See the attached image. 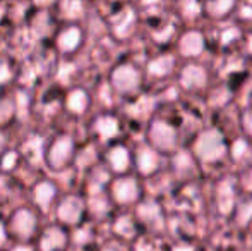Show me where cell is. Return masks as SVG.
Returning a JSON list of instances; mask_svg holds the SVG:
<instances>
[{"label":"cell","mask_w":252,"mask_h":251,"mask_svg":"<svg viewBox=\"0 0 252 251\" xmlns=\"http://www.w3.org/2000/svg\"><path fill=\"white\" fill-rule=\"evenodd\" d=\"M74 155V141L70 136H59L53 140L47 151V162L52 169H60L67 167L72 160Z\"/></svg>","instance_id":"obj_1"},{"label":"cell","mask_w":252,"mask_h":251,"mask_svg":"<svg viewBox=\"0 0 252 251\" xmlns=\"http://www.w3.org/2000/svg\"><path fill=\"white\" fill-rule=\"evenodd\" d=\"M9 231L19 239H30L36 231V217L28 208H19L12 214L9 222Z\"/></svg>","instance_id":"obj_2"},{"label":"cell","mask_w":252,"mask_h":251,"mask_svg":"<svg viewBox=\"0 0 252 251\" xmlns=\"http://www.w3.org/2000/svg\"><path fill=\"white\" fill-rule=\"evenodd\" d=\"M84 205L77 196H67L57 207V217L63 224H77L83 217Z\"/></svg>","instance_id":"obj_3"},{"label":"cell","mask_w":252,"mask_h":251,"mask_svg":"<svg viewBox=\"0 0 252 251\" xmlns=\"http://www.w3.org/2000/svg\"><path fill=\"white\" fill-rule=\"evenodd\" d=\"M67 245V236L57 225H50L43 231L40 239L41 251H62Z\"/></svg>","instance_id":"obj_4"},{"label":"cell","mask_w":252,"mask_h":251,"mask_svg":"<svg viewBox=\"0 0 252 251\" xmlns=\"http://www.w3.org/2000/svg\"><path fill=\"white\" fill-rule=\"evenodd\" d=\"M57 196V188L55 184L50 181H43V182H38L33 189V198H34V203L41 208V210H48L52 207L53 200Z\"/></svg>","instance_id":"obj_5"},{"label":"cell","mask_w":252,"mask_h":251,"mask_svg":"<svg viewBox=\"0 0 252 251\" xmlns=\"http://www.w3.org/2000/svg\"><path fill=\"white\" fill-rule=\"evenodd\" d=\"M81 30L77 26H67L57 36V45L62 52H74L81 43Z\"/></svg>","instance_id":"obj_6"},{"label":"cell","mask_w":252,"mask_h":251,"mask_svg":"<svg viewBox=\"0 0 252 251\" xmlns=\"http://www.w3.org/2000/svg\"><path fill=\"white\" fill-rule=\"evenodd\" d=\"M88 102H90V98H88L86 91L81 90V88H76V90H72L69 95H67L65 107H67V110H69L70 114L77 115V114H83V112L86 110Z\"/></svg>","instance_id":"obj_7"},{"label":"cell","mask_w":252,"mask_h":251,"mask_svg":"<svg viewBox=\"0 0 252 251\" xmlns=\"http://www.w3.org/2000/svg\"><path fill=\"white\" fill-rule=\"evenodd\" d=\"M14 110H16V105H14L12 100H9V98L0 100V126L9 122L14 117Z\"/></svg>","instance_id":"obj_8"},{"label":"cell","mask_w":252,"mask_h":251,"mask_svg":"<svg viewBox=\"0 0 252 251\" xmlns=\"http://www.w3.org/2000/svg\"><path fill=\"white\" fill-rule=\"evenodd\" d=\"M12 79V71H10V66L5 61L0 59V84H5L7 81Z\"/></svg>","instance_id":"obj_9"},{"label":"cell","mask_w":252,"mask_h":251,"mask_svg":"<svg viewBox=\"0 0 252 251\" xmlns=\"http://www.w3.org/2000/svg\"><path fill=\"white\" fill-rule=\"evenodd\" d=\"M16 160H17V155L12 153V151H9V153L3 155L2 160H0V167H3L5 171H9V169H12L14 165H16Z\"/></svg>","instance_id":"obj_10"},{"label":"cell","mask_w":252,"mask_h":251,"mask_svg":"<svg viewBox=\"0 0 252 251\" xmlns=\"http://www.w3.org/2000/svg\"><path fill=\"white\" fill-rule=\"evenodd\" d=\"M110 121H106V119H101V121L96 122V129L100 131L101 134H105V136H108L110 134Z\"/></svg>","instance_id":"obj_11"},{"label":"cell","mask_w":252,"mask_h":251,"mask_svg":"<svg viewBox=\"0 0 252 251\" xmlns=\"http://www.w3.org/2000/svg\"><path fill=\"white\" fill-rule=\"evenodd\" d=\"M7 243V227L0 222V248H3Z\"/></svg>","instance_id":"obj_12"},{"label":"cell","mask_w":252,"mask_h":251,"mask_svg":"<svg viewBox=\"0 0 252 251\" xmlns=\"http://www.w3.org/2000/svg\"><path fill=\"white\" fill-rule=\"evenodd\" d=\"M12 251H33L31 246H17V248H14Z\"/></svg>","instance_id":"obj_13"}]
</instances>
